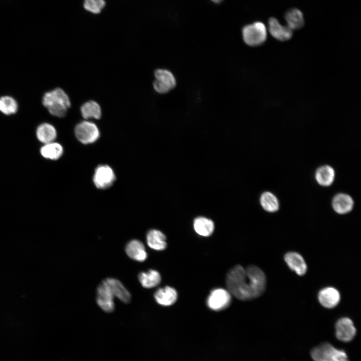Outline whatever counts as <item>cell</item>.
<instances>
[{
  "mask_svg": "<svg viewBox=\"0 0 361 361\" xmlns=\"http://www.w3.org/2000/svg\"><path fill=\"white\" fill-rule=\"evenodd\" d=\"M229 292L241 300H249L261 296L266 286V277L259 267L250 265L244 268L238 265L231 269L226 278Z\"/></svg>",
  "mask_w": 361,
  "mask_h": 361,
  "instance_id": "6da1fadb",
  "label": "cell"
},
{
  "mask_svg": "<svg viewBox=\"0 0 361 361\" xmlns=\"http://www.w3.org/2000/svg\"><path fill=\"white\" fill-rule=\"evenodd\" d=\"M42 103L51 115L59 118L65 116L71 106L69 97L61 88L45 92L42 97Z\"/></svg>",
  "mask_w": 361,
  "mask_h": 361,
  "instance_id": "7a4b0ae2",
  "label": "cell"
},
{
  "mask_svg": "<svg viewBox=\"0 0 361 361\" xmlns=\"http://www.w3.org/2000/svg\"><path fill=\"white\" fill-rule=\"evenodd\" d=\"M310 355L314 361H349L344 350L336 348L328 342L313 348Z\"/></svg>",
  "mask_w": 361,
  "mask_h": 361,
  "instance_id": "3957f363",
  "label": "cell"
},
{
  "mask_svg": "<svg viewBox=\"0 0 361 361\" xmlns=\"http://www.w3.org/2000/svg\"><path fill=\"white\" fill-rule=\"evenodd\" d=\"M265 25L261 22H255L245 26L242 30L244 43L250 47H256L264 44L267 39Z\"/></svg>",
  "mask_w": 361,
  "mask_h": 361,
  "instance_id": "277c9868",
  "label": "cell"
},
{
  "mask_svg": "<svg viewBox=\"0 0 361 361\" xmlns=\"http://www.w3.org/2000/svg\"><path fill=\"white\" fill-rule=\"evenodd\" d=\"M74 133L77 139L85 144L95 142L100 136V131L97 125L87 120L82 121L76 125Z\"/></svg>",
  "mask_w": 361,
  "mask_h": 361,
  "instance_id": "5b68a950",
  "label": "cell"
},
{
  "mask_svg": "<svg viewBox=\"0 0 361 361\" xmlns=\"http://www.w3.org/2000/svg\"><path fill=\"white\" fill-rule=\"evenodd\" d=\"M155 80L153 82L154 90L159 94H165L172 90L176 85L173 73L165 69H157L154 73Z\"/></svg>",
  "mask_w": 361,
  "mask_h": 361,
  "instance_id": "8992f818",
  "label": "cell"
},
{
  "mask_svg": "<svg viewBox=\"0 0 361 361\" xmlns=\"http://www.w3.org/2000/svg\"><path fill=\"white\" fill-rule=\"evenodd\" d=\"M231 301V293L228 290L217 288L212 291L208 297L207 303L211 309L219 311L227 308Z\"/></svg>",
  "mask_w": 361,
  "mask_h": 361,
  "instance_id": "52a82bcc",
  "label": "cell"
},
{
  "mask_svg": "<svg viewBox=\"0 0 361 361\" xmlns=\"http://www.w3.org/2000/svg\"><path fill=\"white\" fill-rule=\"evenodd\" d=\"M93 180L97 188L106 189L113 184L115 180V175L109 166L100 165L95 169Z\"/></svg>",
  "mask_w": 361,
  "mask_h": 361,
  "instance_id": "ba28073f",
  "label": "cell"
},
{
  "mask_svg": "<svg viewBox=\"0 0 361 361\" xmlns=\"http://www.w3.org/2000/svg\"><path fill=\"white\" fill-rule=\"evenodd\" d=\"M96 300L98 305L104 311L111 312L114 309V295L105 280L97 289Z\"/></svg>",
  "mask_w": 361,
  "mask_h": 361,
  "instance_id": "9c48e42d",
  "label": "cell"
},
{
  "mask_svg": "<svg viewBox=\"0 0 361 361\" xmlns=\"http://www.w3.org/2000/svg\"><path fill=\"white\" fill-rule=\"evenodd\" d=\"M336 338L343 342L352 340L356 333V330L352 321L348 317L339 318L335 325Z\"/></svg>",
  "mask_w": 361,
  "mask_h": 361,
  "instance_id": "30bf717a",
  "label": "cell"
},
{
  "mask_svg": "<svg viewBox=\"0 0 361 361\" xmlns=\"http://www.w3.org/2000/svg\"><path fill=\"white\" fill-rule=\"evenodd\" d=\"M268 30L272 37L280 41H288L293 35L292 30L287 25H281L277 19L273 17L268 20Z\"/></svg>",
  "mask_w": 361,
  "mask_h": 361,
  "instance_id": "8fae6325",
  "label": "cell"
},
{
  "mask_svg": "<svg viewBox=\"0 0 361 361\" xmlns=\"http://www.w3.org/2000/svg\"><path fill=\"white\" fill-rule=\"evenodd\" d=\"M318 299L320 304L326 308H332L337 305L340 300L339 291L334 287H325L319 292Z\"/></svg>",
  "mask_w": 361,
  "mask_h": 361,
  "instance_id": "7c38bea8",
  "label": "cell"
},
{
  "mask_svg": "<svg viewBox=\"0 0 361 361\" xmlns=\"http://www.w3.org/2000/svg\"><path fill=\"white\" fill-rule=\"evenodd\" d=\"M284 260L290 269L299 276L304 275L307 271V267L302 256L295 252H289L285 254Z\"/></svg>",
  "mask_w": 361,
  "mask_h": 361,
  "instance_id": "4fadbf2b",
  "label": "cell"
},
{
  "mask_svg": "<svg viewBox=\"0 0 361 361\" xmlns=\"http://www.w3.org/2000/svg\"><path fill=\"white\" fill-rule=\"evenodd\" d=\"M125 252L129 257L137 261L143 262L147 257L143 244L138 240L129 242L125 247Z\"/></svg>",
  "mask_w": 361,
  "mask_h": 361,
  "instance_id": "5bb4252c",
  "label": "cell"
},
{
  "mask_svg": "<svg viewBox=\"0 0 361 361\" xmlns=\"http://www.w3.org/2000/svg\"><path fill=\"white\" fill-rule=\"evenodd\" d=\"M36 134L40 142L46 144L55 141L57 137V130L52 124L43 122L37 127Z\"/></svg>",
  "mask_w": 361,
  "mask_h": 361,
  "instance_id": "9a60e30c",
  "label": "cell"
},
{
  "mask_svg": "<svg viewBox=\"0 0 361 361\" xmlns=\"http://www.w3.org/2000/svg\"><path fill=\"white\" fill-rule=\"evenodd\" d=\"M154 298L157 303L163 306H169L175 303L177 293L172 287L165 286L159 288L154 293Z\"/></svg>",
  "mask_w": 361,
  "mask_h": 361,
  "instance_id": "2e32d148",
  "label": "cell"
},
{
  "mask_svg": "<svg viewBox=\"0 0 361 361\" xmlns=\"http://www.w3.org/2000/svg\"><path fill=\"white\" fill-rule=\"evenodd\" d=\"M105 280L114 296L125 303L131 301L130 293L120 281L113 278H107Z\"/></svg>",
  "mask_w": 361,
  "mask_h": 361,
  "instance_id": "e0dca14e",
  "label": "cell"
},
{
  "mask_svg": "<svg viewBox=\"0 0 361 361\" xmlns=\"http://www.w3.org/2000/svg\"><path fill=\"white\" fill-rule=\"evenodd\" d=\"M334 210L340 214L349 212L352 209L353 201L352 198L345 194H338L333 199L332 202Z\"/></svg>",
  "mask_w": 361,
  "mask_h": 361,
  "instance_id": "ac0fdd59",
  "label": "cell"
},
{
  "mask_svg": "<svg viewBox=\"0 0 361 361\" xmlns=\"http://www.w3.org/2000/svg\"><path fill=\"white\" fill-rule=\"evenodd\" d=\"M148 246L152 249L161 251L165 249L167 244L165 236L160 231L152 229L146 235Z\"/></svg>",
  "mask_w": 361,
  "mask_h": 361,
  "instance_id": "d6986e66",
  "label": "cell"
},
{
  "mask_svg": "<svg viewBox=\"0 0 361 361\" xmlns=\"http://www.w3.org/2000/svg\"><path fill=\"white\" fill-rule=\"evenodd\" d=\"M284 18L287 26L292 30L301 29L304 25V19L302 12L296 8H291L285 14Z\"/></svg>",
  "mask_w": 361,
  "mask_h": 361,
  "instance_id": "ffe728a7",
  "label": "cell"
},
{
  "mask_svg": "<svg viewBox=\"0 0 361 361\" xmlns=\"http://www.w3.org/2000/svg\"><path fill=\"white\" fill-rule=\"evenodd\" d=\"M214 227L213 221L206 217H199L194 221V230L200 236H210L213 233Z\"/></svg>",
  "mask_w": 361,
  "mask_h": 361,
  "instance_id": "44dd1931",
  "label": "cell"
},
{
  "mask_svg": "<svg viewBox=\"0 0 361 361\" xmlns=\"http://www.w3.org/2000/svg\"><path fill=\"white\" fill-rule=\"evenodd\" d=\"M80 111L82 117L86 120L91 118L99 119L102 114L100 105L94 100H89L83 104Z\"/></svg>",
  "mask_w": 361,
  "mask_h": 361,
  "instance_id": "7402d4cb",
  "label": "cell"
},
{
  "mask_svg": "<svg viewBox=\"0 0 361 361\" xmlns=\"http://www.w3.org/2000/svg\"><path fill=\"white\" fill-rule=\"evenodd\" d=\"M138 278L141 285L146 288L154 287L161 281V276L159 272L152 269H150L147 272H140Z\"/></svg>",
  "mask_w": 361,
  "mask_h": 361,
  "instance_id": "603a6c76",
  "label": "cell"
},
{
  "mask_svg": "<svg viewBox=\"0 0 361 361\" xmlns=\"http://www.w3.org/2000/svg\"><path fill=\"white\" fill-rule=\"evenodd\" d=\"M335 173L332 167L329 165H323L318 168L315 172L317 182L322 186L331 185L334 178Z\"/></svg>",
  "mask_w": 361,
  "mask_h": 361,
  "instance_id": "cb8c5ba5",
  "label": "cell"
},
{
  "mask_svg": "<svg viewBox=\"0 0 361 361\" xmlns=\"http://www.w3.org/2000/svg\"><path fill=\"white\" fill-rule=\"evenodd\" d=\"M41 154L45 158L56 160L59 159L63 153L62 145L55 141L44 144L41 148Z\"/></svg>",
  "mask_w": 361,
  "mask_h": 361,
  "instance_id": "d4e9b609",
  "label": "cell"
},
{
  "mask_svg": "<svg viewBox=\"0 0 361 361\" xmlns=\"http://www.w3.org/2000/svg\"><path fill=\"white\" fill-rule=\"evenodd\" d=\"M19 109L17 101L12 96L4 95L0 97V112L6 115L16 114Z\"/></svg>",
  "mask_w": 361,
  "mask_h": 361,
  "instance_id": "484cf974",
  "label": "cell"
},
{
  "mask_svg": "<svg viewBox=\"0 0 361 361\" xmlns=\"http://www.w3.org/2000/svg\"><path fill=\"white\" fill-rule=\"evenodd\" d=\"M260 201L261 206L267 212L273 213L279 209L278 201L276 196L270 192L263 193L260 197Z\"/></svg>",
  "mask_w": 361,
  "mask_h": 361,
  "instance_id": "4316f807",
  "label": "cell"
},
{
  "mask_svg": "<svg viewBox=\"0 0 361 361\" xmlns=\"http://www.w3.org/2000/svg\"><path fill=\"white\" fill-rule=\"evenodd\" d=\"M105 5L104 0H84V8L94 14L100 13Z\"/></svg>",
  "mask_w": 361,
  "mask_h": 361,
  "instance_id": "83f0119b",
  "label": "cell"
},
{
  "mask_svg": "<svg viewBox=\"0 0 361 361\" xmlns=\"http://www.w3.org/2000/svg\"><path fill=\"white\" fill-rule=\"evenodd\" d=\"M211 1L215 3L219 4V3H220L223 0H211Z\"/></svg>",
  "mask_w": 361,
  "mask_h": 361,
  "instance_id": "f1b7e54d",
  "label": "cell"
}]
</instances>
